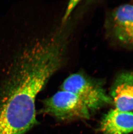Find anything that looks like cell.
I'll return each mask as SVG.
<instances>
[{
    "instance_id": "obj_5",
    "label": "cell",
    "mask_w": 133,
    "mask_h": 134,
    "mask_svg": "<svg viewBox=\"0 0 133 134\" xmlns=\"http://www.w3.org/2000/svg\"><path fill=\"white\" fill-rule=\"evenodd\" d=\"M100 130L103 134H129L133 132V111L112 109L105 115Z\"/></svg>"
},
{
    "instance_id": "obj_4",
    "label": "cell",
    "mask_w": 133,
    "mask_h": 134,
    "mask_svg": "<svg viewBox=\"0 0 133 134\" xmlns=\"http://www.w3.org/2000/svg\"><path fill=\"white\" fill-rule=\"evenodd\" d=\"M112 29L118 41L133 47V5L123 4L113 12Z\"/></svg>"
},
{
    "instance_id": "obj_1",
    "label": "cell",
    "mask_w": 133,
    "mask_h": 134,
    "mask_svg": "<svg viewBox=\"0 0 133 134\" xmlns=\"http://www.w3.org/2000/svg\"><path fill=\"white\" fill-rule=\"evenodd\" d=\"M61 90L77 95L89 111L96 110L112 102L100 82L81 72L68 76L62 84Z\"/></svg>"
},
{
    "instance_id": "obj_3",
    "label": "cell",
    "mask_w": 133,
    "mask_h": 134,
    "mask_svg": "<svg viewBox=\"0 0 133 134\" xmlns=\"http://www.w3.org/2000/svg\"><path fill=\"white\" fill-rule=\"evenodd\" d=\"M110 98L116 109L133 111V72L118 75L112 86Z\"/></svg>"
},
{
    "instance_id": "obj_2",
    "label": "cell",
    "mask_w": 133,
    "mask_h": 134,
    "mask_svg": "<svg viewBox=\"0 0 133 134\" xmlns=\"http://www.w3.org/2000/svg\"><path fill=\"white\" fill-rule=\"evenodd\" d=\"M43 111L60 121L89 118V110L78 96L61 90L43 101Z\"/></svg>"
}]
</instances>
